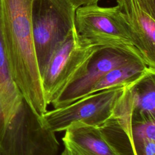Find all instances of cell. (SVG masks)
Here are the masks:
<instances>
[{"label":"cell","mask_w":155,"mask_h":155,"mask_svg":"<svg viewBox=\"0 0 155 155\" xmlns=\"http://www.w3.org/2000/svg\"><path fill=\"white\" fill-rule=\"evenodd\" d=\"M134 47L145 63L155 68V0H116Z\"/></svg>","instance_id":"8"},{"label":"cell","mask_w":155,"mask_h":155,"mask_svg":"<svg viewBox=\"0 0 155 155\" xmlns=\"http://www.w3.org/2000/svg\"><path fill=\"white\" fill-rule=\"evenodd\" d=\"M75 10L66 0H34L32 36L41 76L56 48L75 26Z\"/></svg>","instance_id":"4"},{"label":"cell","mask_w":155,"mask_h":155,"mask_svg":"<svg viewBox=\"0 0 155 155\" xmlns=\"http://www.w3.org/2000/svg\"><path fill=\"white\" fill-rule=\"evenodd\" d=\"M124 88L119 86L87 94L68 105L47 111L41 116L42 121L54 133L75 125L99 127L113 115Z\"/></svg>","instance_id":"5"},{"label":"cell","mask_w":155,"mask_h":155,"mask_svg":"<svg viewBox=\"0 0 155 155\" xmlns=\"http://www.w3.org/2000/svg\"><path fill=\"white\" fill-rule=\"evenodd\" d=\"M101 46L82 39L74 27L56 48L41 75L47 105L84 72L90 58Z\"/></svg>","instance_id":"3"},{"label":"cell","mask_w":155,"mask_h":155,"mask_svg":"<svg viewBox=\"0 0 155 155\" xmlns=\"http://www.w3.org/2000/svg\"><path fill=\"white\" fill-rule=\"evenodd\" d=\"M60 144L55 133L22 99L5 126L0 141V155H58Z\"/></svg>","instance_id":"2"},{"label":"cell","mask_w":155,"mask_h":155,"mask_svg":"<svg viewBox=\"0 0 155 155\" xmlns=\"http://www.w3.org/2000/svg\"><path fill=\"white\" fill-rule=\"evenodd\" d=\"M76 10V8L84 6L93 4H97L99 0H66Z\"/></svg>","instance_id":"15"},{"label":"cell","mask_w":155,"mask_h":155,"mask_svg":"<svg viewBox=\"0 0 155 155\" xmlns=\"http://www.w3.org/2000/svg\"><path fill=\"white\" fill-rule=\"evenodd\" d=\"M131 124L111 116L98 127L117 155H138L131 136Z\"/></svg>","instance_id":"13"},{"label":"cell","mask_w":155,"mask_h":155,"mask_svg":"<svg viewBox=\"0 0 155 155\" xmlns=\"http://www.w3.org/2000/svg\"></svg>","instance_id":"18"},{"label":"cell","mask_w":155,"mask_h":155,"mask_svg":"<svg viewBox=\"0 0 155 155\" xmlns=\"http://www.w3.org/2000/svg\"><path fill=\"white\" fill-rule=\"evenodd\" d=\"M23 99L12 78L0 30V102L5 126L15 116Z\"/></svg>","instance_id":"11"},{"label":"cell","mask_w":155,"mask_h":155,"mask_svg":"<svg viewBox=\"0 0 155 155\" xmlns=\"http://www.w3.org/2000/svg\"><path fill=\"white\" fill-rule=\"evenodd\" d=\"M34 0H0V30L12 78L40 116L47 110L32 36Z\"/></svg>","instance_id":"1"},{"label":"cell","mask_w":155,"mask_h":155,"mask_svg":"<svg viewBox=\"0 0 155 155\" xmlns=\"http://www.w3.org/2000/svg\"><path fill=\"white\" fill-rule=\"evenodd\" d=\"M74 24L78 36L97 45H134L129 28L117 5L81 6L75 10Z\"/></svg>","instance_id":"6"},{"label":"cell","mask_w":155,"mask_h":155,"mask_svg":"<svg viewBox=\"0 0 155 155\" xmlns=\"http://www.w3.org/2000/svg\"><path fill=\"white\" fill-rule=\"evenodd\" d=\"M153 70H155V68L149 67L143 60L122 65L106 73L94 84L88 94L116 87H125Z\"/></svg>","instance_id":"12"},{"label":"cell","mask_w":155,"mask_h":155,"mask_svg":"<svg viewBox=\"0 0 155 155\" xmlns=\"http://www.w3.org/2000/svg\"><path fill=\"white\" fill-rule=\"evenodd\" d=\"M59 155H74L68 149L65 148L64 151Z\"/></svg>","instance_id":"17"},{"label":"cell","mask_w":155,"mask_h":155,"mask_svg":"<svg viewBox=\"0 0 155 155\" xmlns=\"http://www.w3.org/2000/svg\"><path fill=\"white\" fill-rule=\"evenodd\" d=\"M65 131V148L74 155H117L98 127L75 125Z\"/></svg>","instance_id":"9"},{"label":"cell","mask_w":155,"mask_h":155,"mask_svg":"<svg viewBox=\"0 0 155 155\" xmlns=\"http://www.w3.org/2000/svg\"><path fill=\"white\" fill-rule=\"evenodd\" d=\"M131 132L136 147L137 143L155 141V119L132 120Z\"/></svg>","instance_id":"14"},{"label":"cell","mask_w":155,"mask_h":155,"mask_svg":"<svg viewBox=\"0 0 155 155\" xmlns=\"http://www.w3.org/2000/svg\"><path fill=\"white\" fill-rule=\"evenodd\" d=\"M127 85L132 101V120L155 119V70Z\"/></svg>","instance_id":"10"},{"label":"cell","mask_w":155,"mask_h":155,"mask_svg":"<svg viewBox=\"0 0 155 155\" xmlns=\"http://www.w3.org/2000/svg\"><path fill=\"white\" fill-rule=\"evenodd\" d=\"M137 60L144 61L134 46L101 45L90 58L84 72L66 87L51 104L54 108H58L87 95L94 84L108 71Z\"/></svg>","instance_id":"7"},{"label":"cell","mask_w":155,"mask_h":155,"mask_svg":"<svg viewBox=\"0 0 155 155\" xmlns=\"http://www.w3.org/2000/svg\"><path fill=\"white\" fill-rule=\"evenodd\" d=\"M5 128V124L4 116V113H3L2 107L0 102V141L3 136Z\"/></svg>","instance_id":"16"}]
</instances>
